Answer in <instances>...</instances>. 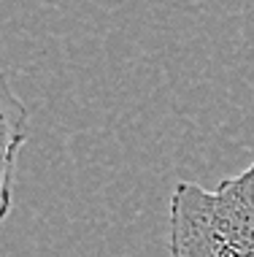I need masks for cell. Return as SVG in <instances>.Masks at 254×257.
Wrapping results in <instances>:
<instances>
[{
	"instance_id": "cell-2",
	"label": "cell",
	"mask_w": 254,
	"mask_h": 257,
	"mask_svg": "<svg viewBox=\"0 0 254 257\" xmlns=\"http://www.w3.org/2000/svg\"><path fill=\"white\" fill-rule=\"evenodd\" d=\"M0 119H3V173H0V219L9 217L14 206V184H17V157L27 141V106L14 95L9 79H3L0 95Z\"/></svg>"
},
{
	"instance_id": "cell-1",
	"label": "cell",
	"mask_w": 254,
	"mask_h": 257,
	"mask_svg": "<svg viewBox=\"0 0 254 257\" xmlns=\"http://www.w3.org/2000/svg\"><path fill=\"white\" fill-rule=\"evenodd\" d=\"M170 257H254V160L214 190L178 182L168 214Z\"/></svg>"
}]
</instances>
